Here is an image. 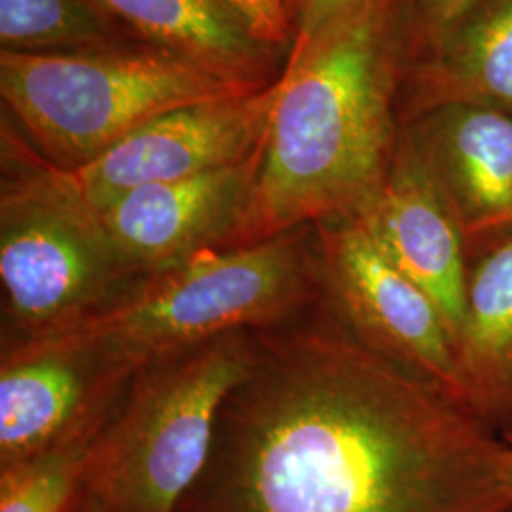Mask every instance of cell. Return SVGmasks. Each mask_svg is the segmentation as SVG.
Listing matches in <instances>:
<instances>
[{
	"label": "cell",
	"mask_w": 512,
	"mask_h": 512,
	"mask_svg": "<svg viewBox=\"0 0 512 512\" xmlns=\"http://www.w3.org/2000/svg\"><path fill=\"white\" fill-rule=\"evenodd\" d=\"M177 512H512V442L365 346L327 298L251 330Z\"/></svg>",
	"instance_id": "6da1fadb"
},
{
	"label": "cell",
	"mask_w": 512,
	"mask_h": 512,
	"mask_svg": "<svg viewBox=\"0 0 512 512\" xmlns=\"http://www.w3.org/2000/svg\"><path fill=\"white\" fill-rule=\"evenodd\" d=\"M408 59L403 0H366L291 48L253 198L226 249L365 213L401 141Z\"/></svg>",
	"instance_id": "7a4b0ae2"
},
{
	"label": "cell",
	"mask_w": 512,
	"mask_h": 512,
	"mask_svg": "<svg viewBox=\"0 0 512 512\" xmlns=\"http://www.w3.org/2000/svg\"><path fill=\"white\" fill-rule=\"evenodd\" d=\"M323 298L319 234L310 224L255 245L202 251L143 277L109 308L42 336L86 349L112 374L131 378L222 334L281 325Z\"/></svg>",
	"instance_id": "3957f363"
},
{
	"label": "cell",
	"mask_w": 512,
	"mask_h": 512,
	"mask_svg": "<svg viewBox=\"0 0 512 512\" xmlns=\"http://www.w3.org/2000/svg\"><path fill=\"white\" fill-rule=\"evenodd\" d=\"M260 88L139 40L76 52H0L4 120L44 162L67 171L171 110Z\"/></svg>",
	"instance_id": "277c9868"
},
{
	"label": "cell",
	"mask_w": 512,
	"mask_h": 512,
	"mask_svg": "<svg viewBox=\"0 0 512 512\" xmlns=\"http://www.w3.org/2000/svg\"><path fill=\"white\" fill-rule=\"evenodd\" d=\"M251 357V330H238L139 368L93 440L74 503L92 512L179 511Z\"/></svg>",
	"instance_id": "5b68a950"
},
{
	"label": "cell",
	"mask_w": 512,
	"mask_h": 512,
	"mask_svg": "<svg viewBox=\"0 0 512 512\" xmlns=\"http://www.w3.org/2000/svg\"><path fill=\"white\" fill-rule=\"evenodd\" d=\"M90 211L54 183L48 165L2 122L0 281L10 340L67 329L141 281Z\"/></svg>",
	"instance_id": "8992f818"
},
{
	"label": "cell",
	"mask_w": 512,
	"mask_h": 512,
	"mask_svg": "<svg viewBox=\"0 0 512 512\" xmlns=\"http://www.w3.org/2000/svg\"><path fill=\"white\" fill-rule=\"evenodd\" d=\"M315 226L325 298L340 321L372 351L471 410L454 338L433 298L387 256L363 220Z\"/></svg>",
	"instance_id": "52a82bcc"
},
{
	"label": "cell",
	"mask_w": 512,
	"mask_h": 512,
	"mask_svg": "<svg viewBox=\"0 0 512 512\" xmlns=\"http://www.w3.org/2000/svg\"><path fill=\"white\" fill-rule=\"evenodd\" d=\"M277 80L255 92L171 110L88 164L67 171L46 162L48 171L71 200L97 215L137 188L238 164L264 143Z\"/></svg>",
	"instance_id": "ba28073f"
},
{
	"label": "cell",
	"mask_w": 512,
	"mask_h": 512,
	"mask_svg": "<svg viewBox=\"0 0 512 512\" xmlns=\"http://www.w3.org/2000/svg\"><path fill=\"white\" fill-rule=\"evenodd\" d=\"M262 147L247 160L124 194L95 215L114 251L139 277L207 249H226L253 198Z\"/></svg>",
	"instance_id": "9c48e42d"
},
{
	"label": "cell",
	"mask_w": 512,
	"mask_h": 512,
	"mask_svg": "<svg viewBox=\"0 0 512 512\" xmlns=\"http://www.w3.org/2000/svg\"><path fill=\"white\" fill-rule=\"evenodd\" d=\"M131 378L54 338L4 342L0 363V469L33 458L101 418Z\"/></svg>",
	"instance_id": "30bf717a"
},
{
	"label": "cell",
	"mask_w": 512,
	"mask_h": 512,
	"mask_svg": "<svg viewBox=\"0 0 512 512\" xmlns=\"http://www.w3.org/2000/svg\"><path fill=\"white\" fill-rule=\"evenodd\" d=\"M357 219L404 274L433 298L458 348L469 245L452 205L404 128L382 192Z\"/></svg>",
	"instance_id": "8fae6325"
},
{
	"label": "cell",
	"mask_w": 512,
	"mask_h": 512,
	"mask_svg": "<svg viewBox=\"0 0 512 512\" xmlns=\"http://www.w3.org/2000/svg\"><path fill=\"white\" fill-rule=\"evenodd\" d=\"M403 128L452 205L469 255L512 232V114L452 103Z\"/></svg>",
	"instance_id": "7c38bea8"
},
{
	"label": "cell",
	"mask_w": 512,
	"mask_h": 512,
	"mask_svg": "<svg viewBox=\"0 0 512 512\" xmlns=\"http://www.w3.org/2000/svg\"><path fill=\"white\" fill-rule=\"evenodd\" d=\"M403 90L406 120L452 103L512 114V0L478 4L431 50L408 63Z\"/></svg>",
	"instance_id": "4fadbf2b"
},
{
	"label": "cell",
	"mask_w": 512,
	"mask_h": 512,
	"mask_svg": "<svg viewBox=\"0 0 512 512\" xmlns=\"http://www.w3.org/2000/svg\"><path fill=\"white\" fill-rule=\"evenodd\" d=\"M131 37L251 86L275 82L279 50L260 42L222 0H95Z\"/></svg>",
	"instance_id": "5bb4252c"
},
{
	"label": "cell",
	"mask_w": 512,
	"mask_h": 512,
	"mask_svg": "<svg viewBox=\"0 0 512 512\" xmlns=\"http://www.w3.org/2000/svg\"><path fill=\"white\" fill-rule=\"evenodd\" d=\"M458 361L469 404L512 435V232L471 253Z\"/></svg>",
	"instance_id": "9a60e30c"
},
{
	"label": "cell",
	"mask_w": 512,
	"mask_h": 512,
	"mask_svg": "<svg viewBox=\"0 0 512 512\" xmlns=\"http://www.w3.org/2000/svg\"><path fill=\"white\" fill-rule=\"evenodd\" d=\"M131 40L95 0H0V52H76Z\"/></svg>",
	"instance_id": "2e32d148"
},
{
	"label": "cell",
	"mask_w": 512,
	"mask_h": 512,
	"mask_svg": "<svg viewBox=\"0 0 512 512\" xmlns=\"http://www.w3.org/2000/svg\"><path fill=\"white\" fill-rule=\"evenodd\" d=\"M114 408L37 456L2 467L0 512L73 511L93 440Z\"/></svg>",
	"instance_id": "e0dca14e"
},
{
	"label": "cell",
	"mask_w": 512,
	"mask_h": 512,
	"mask_svg": "<svg viewBox=\"0 0 512 512\" xmlns=\"http://www.w3.org/2000/svg\"><path fill=\"white\" fill-rule=\"evenodd\" d=\"M484 0H403L410 61L431 50Z\"/></svg>",
	"instance_id": "ac0fdd59"
},
{
	"label": "cell",
	"mask_w": 512,
	"mask_h": 512,
	"mask_svg": "<svg viewBox=\"0 0 512 512\" xmlns=\"http://www.w3.org/2000/svg\"><path fill=\"white\" fill-rule=\"evenodd\" d=\"M222 4L260 42L283 50L294 42V8L291 0H222Z\"/></svg>",
	"instance_id": "d6986e66"
},
{
	"label": "cell",
	"mask_w": 512,
	"mask_h": 512,
	"mask_svg": "<svg viewBox=\"0 0 512 512\" xmlns=\"http://www.w3.org/2000/svg\"><path fill=\"white\" fill-rule=\"evenodd\" d=\"M366 0H296L294 2V46H302L323 33L332 23L363 6Z\"/></svg>",
	"instance_id": "ffe728a7"
},
{
	"label": "cell",
	"mask_w": 512,
	"mask_h": 512,
	"mask_svg": "<svg viewBox=\"0 0 512 512\" xmlns=\"http://www.w3.org/2000/svg\"><path fill=\"white\" fill-rule=\"evenodd\" d=\"M71 512H92L88 507H84V505H80V503H74L73 511Z\"/></svg>",
	"instance_id": "44dd1931"
},
{
	"label": "cell",
	"mask_w": 512,
	"mask_h": 512,
	"mask_svg": "<svg viewBox=\"0 0 512 512\" xmlns=\"http://www.w3.org/2000/svg\"><path fill=\"white\" fill-rule=\"evenodd\" d=\"M294 2H296V0H291V4H293V8H294Z\"/></svg>",
	"instance_id": "7402d4cb"
},
{
	"label": "cell",
	"mask_w": 512,
	"mask_h": 512,
	"mask_svg": "<svg viewBox=\"0 0 512 512\" xmlns=\"http://www.w3.org/2000/svg\"><path fill=\"white\" fill-rule=\"evenodd\" d=\"M507 439L511 440V442H512V435H511V437H507Z\"/></svg>",
	"instance_id": "603a6c76"
}]
</instances>
